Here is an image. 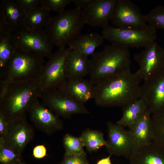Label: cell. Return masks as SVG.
<instances>
[{
    "mask_svg": "<svg viewBox=\"0 0 164 164\" xmlns=\"http://www.w3.org/2000/svg\"><path fill=\"white\" fill-rule=\"evenodd\" d=\"M142 80L137 70L121 73L100 82L95 85V104L101 107L126 106L140 97Z\"/></svg>",
    "mask_w": 164,
    "mask_h": 164,
    "instance_id": "6da1fadb",
    "label": "cell"
},
{
    "mask_svg": "<svg viewBox=\"0 0 164 164\" xmlns=\"http://www.w3.org/2000/svg\"><path fill=\"white\" fill-rule=\"evenodd\" d=\"M42 91L38 78L12 82L0 94V112L8 120L25 117Z\"/></svg>",
    "mask_w": 164,
    "mask_h": 164,
    "instance_id": "7a4b0ae2",
    "label": "cell"
},
{
    "mask_svg": "<svg viewBox=\"0 0 164 164\" xmlns=\"http://www.w3.org/2000/svg\"><path fill=\"white\" fill-rule=\"evenodd\" d=\"M90 79L96 85L116 75L130 71L131 61L129 48L111 43L95 52L90 59Z\"/></svg>",
    "mask_w": 164,
    "mask_h": 164,
    "instance_id": "3957f363",
    "label": "cell"
},
{
    "mask_svg": "<svg viewBox=\"0 0 164 164\" xmlns=\"http://www.w3.org/2000/svg\"><path fill=\"white\" fill-rule=\"evenodd\" d=\"M86 24L82 10L75 8L52 17L45 30L53 46L60 48L68 46Z\"/></svg>",
    "mask_w": 164,
    "mask_h": 164,
    "instance_id": "277c9868",
    "label": "cell"
},
{
    "mask_svg": "<svg viewBox=\"0 0 164 164\" xmlns=\"http://www.w3.org/2000/svg\"><path fill=\"white\" fill-rule=\"evenodd\" d=\"M44 63V57L41 56L16 50L5 69L0 72V94L12 82L38 78Z\"/></svg>",
    "mask_w": 164,
    "mask_h": 164,
    "instance_id": "5b68a950",
    "label": "cell"
},
{
    "mask_svg": "<svg viewBox=\"0 0 164 164\" xmlns=\"http://www.w3.org/2000/svg\"><path fill=\"white\" fill-rule=\"evenodd\" d=\"M111 43L128 48H144L151 45L156 39V29L149 26L142 29L119 28L109 25L102 28L101 35Z\"/></svg>",
    "mask_w": 164,
    "mask_h": 164,
    "instance_id": "8992f818",
    "label": "cell"
},
{
    "mask_svg": "<svg viewBox=\"0 0 164 164\" xmlns=\"http://www.w3.org/2000/svg\"><path fill=\"white\" fill-rule=\"evenodd\" d=\"M40 98L45 106L64 118L75 114L90 113L84 104L75 100L61 87L43 91Z\"/></svg>",
    "mask_w": 164,
    "mask_h": 164,
    "instance_id": "52a82bcc",
    "label": "cell"
},
{
    "mask_svg": "<svg viewBox=\"0 0 164 164\" xmlns=\"http://www.w3.org/2000/svg\"><path fill=\"white\" fill-rule=\"evenodd\" d=\"M72 49L60 47L44 63L38 77L43 91L62 87L67 79L65 71L67 58Z\"/></svg>",
    "mask_w": 164,
    "mask_h": 164,
    "instance_id": "ba28073f",
    "label": "cell"
},
{
    "mask_svg": "<svg viewBox=\"0 0 164 164\" xmlns=\"http://www.w3.org/2000/svg\"><path fill=\"white\" fill-rule=\"evenodd\" d=\"M13 43L16 50L37 54L49 58L53 45L45 29H30L26 28L12 33Z\"/></svg>",
    "mask_w": 164,
    "mask_h": 164,
    "instance_id": "9c48e42d",
    "label": "cell"
},
{
    "mask_svg": "<svg viewBox=\"0 0 164 164\" xmlns=\"http://www.w3.org/2000/svg\"><path fill=\"white\" fill-rule=\"evenodd\" d=\"M107 125L106 150L111 155L122 156L129 160L139 147L131 132L110 121L107 122Z\"/></svg>",
    "mask_w": 164,
    "mask_h": 164,
    "instance_id": "30bf717a",
    "label": "cell"
},
{
    "mask_svg": "<svg viewBox=\"0 0 164 164\" xmlns=\"http://www.w3.org/2000/svg\"><path fill=\"white\" fill-rule=\"evenodd\" d=\"M110 21L114 27L122 29H142L149 26L145 15L129 0H116Z\"/></svg>",
    "mask_w": 164,
    "mask_h": 164,
    "instance_id": "8fae6325",
    "label": "cell"
},
{
    "mask_svg": "<svg viewBox=\"0 0 164 164\" xmlns=\"http://www.w3.org/2000/svg\"><path fill=\"white\" fill-rule=\"evenodd\" d=\"M34 135L33 127L24 117L8 120L7 132L3 137L0 138L5 145L21 155Z\"/></svg>",
    "mask_w": 164,
    "mask_h": 164,
    "instance_id": "7c38bea8",
    "label": "cell"
},
{
    "mask_svg": "<svg viewBox=\"0 0 164 164\" xmlns=\"http://www.w3.org/2000/svg\"><path fill=\"white\" fill-rule=\"evenodd\" d=\"M139 68L138 70L145 80L164 69V49L155 41L134 55Z\"/></svg>",
    "mask_w": 164,
    "mask_h": 164,
    "instance_id": "4fadbf2b",
    "label": "cell"
},
{
    "mask_svg": "<svg viewBox=\"0 0 164 164\" xmlns=\"http://www.w3.org/2000/svg\"><path fill=\"white\" fill-rule=\"evenodd\" d=\"M28 113L33 125L48 135H52L63 128V121L60 117L39 100L32 104Z\"/></svg>",
    "mask_w": 164,
    "mask_h": 164,
    "instance_id": "5bb4252c",
    "label": "cell"
},
{
    "mask_svg": "<svg viewBox=\"0 0 164 164\" xmlns=\"http://www.w3.org/2000/svg\"><path fill=\"white\" fill-rule=\"evenodd\" d=\"M140 97L147 102L152 114L164 110V69L144 81Z\"/></svg>",
    "mask_w": 164,
    "mask_h": 164,
    "instance_id": "9a60e30c",
    "label": "cell"
},
{
    "mask_svg": "<svg viewBox=\"0 0 164 164\" xmlns=\"http://www.w3.org/2000/svg\"><path fill=\"white\" fill-rule=\"evenodd\" d=\"M116 0H93L82 10L87 24L104 27L109 24Z\"/></svg>",
    "mask_w": 164,
    "mask_h": 164,
    "instance_id": "2e32d148",
    "label": "cell"
},
{
    "mask_svg": "<svg viewBox=\"0 0 164 164\" xmlns=\"http://www.w3.org/2000/svg\"><path fill=\"white\" fill-rule=\"evenodd\" d=\"M26 13L17 0H3L0 7V20L13 33L25 28Z\"/></svg>",
    "mask_w": 164,
    "mask_h": 164,
    "instance_id": "e0dca14e",
    "label": "cell"
},
{
    "mask_svg": "<svg viewBox=\"0 0 164 164\" xmlns=\"http://www.w3.org/2000/svg\"><path fill=\"white\" fill-rule=\"evenodd\" d=\"M61 88L75 100L83 104L94 99L95 97V85L90 79L68 78Z\"/></svg>",
    "mask_w": 164,
    "mask_h": 164,
    "instance_id": "ac0fdd59",
    "label": "cell"
},
{
    "mask_svg": "<svg viewBox=\"0 0 164 164\" xmlns=\"http://www.w3.org/2000/svg\"><path fill=\"white\" fill-rule=\"evenodd\" d=\"M130 164H164V148L153 141L139 146Z\"/></svg>",
    "mask_w": 164,
    "mask_h": 164,
    "instance_id": "d6986e66",
    "label": "cell"
},
{
    "mask_svg": "<svg viewBox=\"0 0 164 164\" xmlns=\"http://www.w3.org/2000/svg\"><path fill=\"white\" fill-rule=\"evenodd\" d=\"M90 60L80 53L71 50L66 60L65 71L67 79L84 78L89 75Z\"/></svg>",
    "mask_w": 164,
    "mask_h": 164,
    "instance_id": "ffe728a7",
    "label": "cell"
},
{
    "mask_svg": "<svg viewBox=\"0 0 164 164\" xmlns=\"http://www.w3.org/2000/svg\"><path fill=\"white\" fill-rule=\"evenodd\" d=\"M149 109L146 101L142 97L122 108L121 117L116 123L128 129L135 124Z\"/></svg>",
    "mask_w": 164,
    "mask_h": 164,
    "instance_id": "44dd1931",
    "label": "cell"
},
{
    "mask_svg": "<svg viewBox=\"0 0 164 164\" xmlns=\"http://www.w3.org/2000/svg\"><path fill=\"white\" fill-rule=\"evenodd\" d=\"M151 116L149 109L140 119L129 128L139 146L148 144L153 141Z\"/></svg>",
    "mask_w": 164,
    "mask_h": 164,
    "instance_id": "7402d4cb",
    "label": "cell"
},
{
    "mask_svg": "<svg viewBox=\"0 0 164 164\" xmlns=\"http://www.w3.org/2000/svg\"><path fill=\"white\" fill-rule=\"evenodd\" d=\"M104 40L101 35L97 33L80 35L68 46L72 50L77 51L88 57L92 56L96 49L102 44Z\"/></svg>",
    "mask_w": 164,
    "mask_h": 164,
    "instance_id": "603a6c76",
    "label": "cell"
},
{
    "mask_svg": "<svg viewBox=\"0 0 164 164\" xmlns=\"http://www.w3.org/2000/svg\"><path fill=\"white\" fill-rule=\"evenodd\" d=\"M12 33L8 29H0V72L5 69L16 51L12 40Z\"/></svg>",
    "mask_w": 164,
    "mask_h": 164,
    "instance_id": "cb8c5ba5",
    "label": "cell"
},
{
    "mask_svg": "<svg viewBox=\"0 0 164 164\" xmlns=\"http://www.w3.org/2000/svg\"><path fill=\"white\" fill-rule=\"evenodd\" d=\"M50 12L40 5L26 13L25 28L33 30L45 29L52 17Z\"/></svg>",
    "mask_w": 164,
    "mask_h": 164,
    "instance_id": "d4e9b609",
    "label": "cell"
},
{
    "mask_svg": "<svg viewBox=\"0 0 164 164\" xmlns=\"http://www.w3.org/2000/svg\"><path fill=\"white\" fill-rule=\"evenodd\" d=\"M80 137L90 153L97 151L106 144L103 133L98 130L86 129L82 132Z\"/></svg>",
    "mask_w": 164,
    "mask_h": 164,
    "instance_id": "484cf974",
    "label": "cell"
},
{
    "mask_svg": "<svg viewBox=\"0 0 164 164\" xmlns=\"http://www.w3.org/2000/svg\"><path fill=\"white\" fill-rule=\"evenodd\" d=\"M153 141L164 148V110L152 114Z\"/></svg>",
    "mask_w": 164,
    "mask_h": 164,
    "instance_id": "4316f807",
    "label": "cell"
},
{
    "mask_svg": "<svg viewBox=\"0 0 164 164\" xmlns=\"http://www.w3.org/2000/svg\"><path fill=\"white\" fill-rule=\"evenodd\" d=\"M63 144L65 150L64 155H77L85 152L84 149V144L80 136L66 134L63 137Z\"/></svg>",
    "mask_w": 164,
    "mask_h": 164,
    "instance_id": "83f0119b",
    "label": "cell"
},
{
    "mask_svg": "<svg viewBox=\"0 0 164 164\" xmlns=\"http://www.w3.org/2000/svg\"><path fill=\"white\" fill-rule=\"evenodd\" d=\"M145 15L147 24L149 26L155 29H164V6H157Z\"/></svg>",
    "mask_w": 164,
    "mask_h": 164,
    "instance_id": "f1b7e54d",
    "label": "cell"
},
{
    "mask_svg": "<svg viewBox=\"0 0 164 164\" xmlns=\"http://www.w3.org/2000/svg\"><path fill=\"white\" fill-rule=\"evenodd\" d=\"M22 159L21 155L5 145L0 138V162L1 164H11Z\"/></svg>",
    "mask_w": 164,
    "mask_h": 164,
    "instance_id": "f546056e",
    "label": "cell"
},
{
    "mask_svg": "<svg viewBox=\"0 0 164 164\" xmlns=\"http://www.w3.org/2000/svg\"><path fill=\"white\" fill-rule=\"evenodd\" d=\"M73 0H40V5L49 11L61 13L65 8L72 2Z\"/></svg>",
    "mask_w": 164,
    "mask_h": 164,
    "instance_id": "4dcf8cb0",
    "label": "cell"
},
{
    "mask_svg": "<svg viewBox=\"0 0 164 164\" xmlns=\"http://www.w3.org/2000/svg\"><path fill=\"white\" fill-rule=\"evenodd\" d=\"M60 164H89L86 152L77 155H64Z\"/></svg>",
    "mask_w": 164,
    "mask_h": 164,
    "instance_id": "1f68e13d",
    "label": "cell"
},
{
    "mask_svg": "<svg viewBox=\"0 0 164 164\" xmlns=\"http://www.w3.org/2000/svg\"><path fill=\"white\" fill-rule=\"evenodd\" d=\"M23 10L27 13L40 5V0H16Z\"/></svg>",
    "mask_w": 164,
    "mask_h": 164,
    "instance_id": "d6a6232c",
    "label": "cell"
},
{
    "mask_svg": "<svg viewBox=\"0 0 164 164\" xmlns=\"http://www.w3.org/2000/svg\"><path fill=\"white\" fill-rule=\"evenodd\" d=\"M46 149L43 145H39L36 146L33 149V155L37 159L43 158L46 155Z\"/></svg>",
    "mask_w": 164,
    "mask_h": 164,
    "instance_id": "836d02e7",
    "label": "cell"
},
{
    "mask_svg": "<svg viewBox=\"0 0 164 164\" xmlns=\"http://www.w3.org/2000/svg\"><path fill=\"white\" fill-rule=\"evenodd\" d=\"M8 120L0 112V137L3 138L5 135L8 128Z\"/></svg>",
    "mask_w": 164,
    "mask_h": 164,
    "instance_id": "e575fe53",
    "label": "cell"
},
{
    "mask_svg": "<svg viewBox=\"0 0 164 164\" xmlns=\"http://www.w3.org/2000/svg\"><path fill=\"white\" fill-rule=\"evenodd\" d=\"M93 0H73L72 2L76 8L82 10L87 6Z\"/></svg>",
    "mask_w": 164,
    "mask_h": 164,
    "instance_id": "d590c367",
    "label": "cell"
},
{
    "mask_svg": "<svg viewBox=\"0 0 164 164\" xmlns=\"http://www.w3.org/2000/svg\"><path fill=\"white\" fill-rule=\"evenodd\" d=\"M110 155L106 157L102 158L98 160L96 164H111Z\"/></svg>",
    "mask_w": 164,
    "mask_h": 164,
    "instance_id": "8d00e7d4",
    "label": "cell"
},
{
    "mask_svg": "<svg viewBox=\"0 0 164 164\" xmlns=\"http://www.w3.org/2000/svg\"><path fill=\"white\" fill-rule=\"evenodd\" d=\"M11 164H26L22 159Z\"/></svg>",
    "mask_w": 164,
    "mask_h": 164,
    "instance_id": "74e56055",
    "label": "cell"
}]
</instances>
